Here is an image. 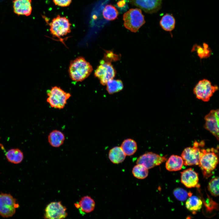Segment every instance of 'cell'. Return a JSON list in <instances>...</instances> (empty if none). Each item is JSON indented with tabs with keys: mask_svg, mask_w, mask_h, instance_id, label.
I'll return each mask as SVG.
<instances>
[{
	"mask_svg": "<svg viewBox=\"0 0 219 219\" xmlns=\"http://www.w3.org/2000/svg\"><path fill=\"white\" fill-rule=\"evenodd\" d=\"M219 109L211 110L204 117V128L219 139Z\"/></svg>",
	"mask_w": 219,
	"mask_h": 219,
	"instance_id": "obj_12",
	"label": "cell"
},
{
	"mask_svg": "<svg viewBox=\"0 0 219 219\" xmlns=\"http://www.w3.org/2000/svg\"><path fill=\"white\" fill-rule=\"evenodd\" d=\"M173 194L175 198L178 200L184 201L189 196H192V193H188L186 190L181 188H177L173 191Z\"/></svg>",
	"mask_w": 219,
	"mask_h": 219,
	"instance_id": "obj_29",
	"label": "cell"
},
{
	"mask_svg": "<svg viewBox=\"0 0 219 219\" xmlns=\"http://www.w3.org/2000/svg\"><path fill=\"white\" fill-rule=\"evenodd\" d=\"M56 5L61 7L68 6L71 2L72 0H53Z\"/></svg>",
	"mask_w": 219,
	"mask_h": 219,
	"instance_id": "obj_31",
	"label": "cell"
},
{
	"mask_svg": "<svg viewBox=\"0 0 219 219\" xmlns=\"http://www.w3.org/2000/svg\"><path fill=\"white\" fill-rule=\"evenodd\" d=\"M103 15L105 19L109 20H113L116 18L118 12L115 6L111 5H108L103 9Z\"/></svg>",
	"mask_w": 219,
	"mask_h": 219,
	"instance_id": "obj_26",
	"label": "cell"
},
{
	"mask_svg": "<svg viewBox=\"0 0 219 219\" xmlns=\"http://www.w3.org/2000/svg\"><path fill=\"white\" fill-rule=\"evenodd\" d=\"M65 139L64 134L61 131L55 130L51 131L48 137V140L50 145L54 147L57 148L64 143Z\"/></svg>",
	"mask_w": 219,
	"mask_h": 219,
	"instance_id": "obj_17",
	"label": "cell"
},
{
	"mask_svg": "<svg viewBox=\"0 0 219 219\" xmlns=\"http://www.w3.org/2000/svg\"><path fill=\"white\" fill-rule=\"evenodd\" d=\"M218 152L216 149L201 148L198 165L205 177L208 178L216 168L218 163Z\"/></svg>",
	"mask_w": 219,
	"mask_h": 219,
	"instance_id": "obj_2",
	"label": "cell"
},
{
	"mask_svg": "<svg viewBox=\"0 0 219 219\" xmlns=\"http://www.w3.org/2000/svg\"><path fill=\"white\" fill-rule=\"evenodd\" d=\"M106 85V89L110 94L120 91L123 87L122 81L119 79H112L109 80L107 82Z\"/></svg>",
	"mask_w": 219,
	"mask_h": 219,
	"instance_id": "obj_25",
	"label": "cell"
},
{
	"mask_svg": "<svg viewBox=\"0 0 219 219\" xmlns=\"http://www.w3.org/2000/svg\"><path fill=\"white\" fill-rule=\"evenodd\" d=\"M71 25L66 17L58 15L49 24L50 32L53 37L60 39L70 33Z\"/></svg>",
	"mask_w": 219,
	"mask_h": 219,
	"instance_id": "obj_6",
	"label": "cell"
},
{
	"mask_svg": "<svg viewBox=\"0 0 219 219\" xmlns=\"http://www.w3.org/2000/svg\"><path fill=\"white\" fill-rule=\"evenodd\" d=\"M19 205L16 200L10 194H0V215L4 217H9L15 213Z\"/></svg>",
	"mask_w": 219,
	"mask_h": 219,
	"instance_id": "obj_9",
	"label": "cell"
},
{
	"mask_svg": "<svg viewBox=\"0 0 219 219\" xmlns=\"http://www.w3.org/2000/svg\"><path fill=\"white\" fill-rule=\"evenodd\" d=\"M191 52L196 51L198 56L200 59L207 58L209 57L212 54L210 49L208 45L206 43H203V46L195 44L193 46Z\"/></svg>",
	"mask_w": 219,
	"mask_h": 219,
	"instance_id": "obj_24",
	"label": "cell"
},
{
	"mask_svg": "<svg viewBox=\"0 0 219 219\" xmlns=\"http://www.w3.org/2000/svg\"><path fill=\"white\" fill-rule=\"evenodd\" d=\"M48 97L47 101L52 108L61 109L67 104L71 97L70 93L66 92L57 86L52 87L47 92Z\"/></svg>",
	"mask_w": 219,
	"mask_h": 219,
	"instance_id": "obj_3",
	"label": "cell"
},
{
	"mask_svg": "<svg viewBox=\"0 0 219 219\" xmlns=\"http://www.w3.org/2000/svg\"><path fill=\"white\" fill-rule=\"evenodd\" d=\"M66 210V207L62 204L61 201L51 202L45 209L44 218L50 219L64 218L68 215Z\"/></svg>",
	"mask_w": 219,
	"mask_h": 219,
	"instance_id": "obj_10",
	"label": "cell"
},
{
	"mask_svg": "<svg viewBox=\"0 0 219 219\" xmlns=\"http://www.w3.org/2000/svg\"><path fill=\"white\" fill-rule=\"evenodd\" d=\"M93 68L90 64L84 57L80 56L71 61L68 72L72 80L78 82L88 78Z\"/></svg>",
	"mask_w": 219,
	"mask_h": 219,
	"instance_id": "obj_1",
	"label": "cell"
},
{
	"mask_svg": "<svg viewBox=\"0 0 219 219\" xmlns=\"http://www.w3.org/2000/svg\"><path fill=\"white\" fill-rule=\"evenodd\" d=\"M203 141L200 142L195 141L192 147L186 148L182 151L181 157L183 165L186 166L199 165L201 153V148L204 145Z\"/></svg>",
	"mask_w": 219,
	"mask_h": 219,
	"instance_id": "obj_7",
	"label": "cell"
},
{
	"mask_svg": "<svg viewBox=\"0 0 219 219\" xmlns=\"http://www.w3.org/2000/svg\"><path fill=\"white\" fill-rule=\"evenodd\" d=\"M176 24L175 19L171 14L167 13L163 16L161 18L160 24L162 28L167 31H171L175 28Z\"/></svg>",
	"mask_w": 219,
	"mask_h": 219,
	"instance_id": "obj_22",
	"label": "cell"
},
{
	"mask_svg": "<svg viewBox=\"0 0 219 219\" xmlns=\"http://www.w3.org/2000/svg\"><path fill=\"white\" fill-rule=\"evenodd\" d=\"M218 89L217 85H212L210 81L204 78L198 82L193 88V92L197 98L207 102Z\"/></svg>",
	"mask_w": 219,
	"mask_h": 219,
	"instance_id": "obj_5",
	"label": "cell"
},
{
	"mask_svg": "<svg viewBox=\"0 0 219 219\" xmlns=\"http://www.w3.org/2000/svg\"><path fill=\"white\" fill-rule=\"evenodd\" d=\"M203 202L198 197L191 196L187 200L185 203L186 208L193 213L200 210L202 207Z\"/></svg>",
	"mask_w": 219,
	"mask_h": 219,
	"instance_id": "obj_20",
	"label": "cell"
},
{
	"mask_svg": "<svg viewBox=\"0 0 219 219\" xmlns=\"http://www.w3.org/2000/svg\"><path fill=\"white\" fill-rule=\"evenodd\" d=\"M126 155L121 147L116 146L109 151V158L113 163L118 164L122 162L125 160Z\"/></svg>",
	"mask_w": 219,
	"mask_h": 219,
	"instance_id": "obj_19",
	"label": "cell"
},
{
	"mask_svg": "<svg viewBox=\"0 0 219 219\" xmlns=\"http://www.w3.org/2000/svg\"><path fill=\"white\" fill-rule=\"evenodd\" d=\"M13 7L14 12L20 15H30L32 12L31 0H15Z\"/></svg>",
	"mask_w": 219,
	"mask_h": 219,
	"instance_id": "obj_15",
	"label": "cell"
},
{
	"mask_svg": "<svg viewBox=\"0 0 219 219\" xmlns=\"http://www.w3.org/2000/svg\"><path fill=\"white\" fill-rule=\"evenodd\" d=\"M132 5L148 13L158 12L162 7V0H128Z\"/></svg>",
	"mask_w": 219,
	"mask_h": 219,
	"instance_id": "obj_13",
	"label": "cell"
},
{
	"mask_svg": "<svg viewBox=\"0 0 219 219\" xmlns=\"http://www.w3.org/2000/svg\"><path fill=\"white\" fill-rule=\"evenodd\" d=\"M132 173L135 178L139 179H144L148 175V169L143 165L137 164L133 168Z\"/></svg>",
	"mask_w": 219,
	"mask_h": 219,
	"instance_id": "obj_27",
	"label": "cell"
},
{
	"mask_svg": "<svg viewBox=\"0 0 219 219\" xmlns=\"http://www.w3.org/2000/svg\"><path fill=\"white\" fill-rule=\"evenodd\" d=\"M207 188L212 195L215 197L218 196L219 195V177H216L212 179L209 182Z\"/></svg>",
	"mask_w": 219,
	"mask_h": 219,
	"instance_id": "obj_28",
	"label": "cell"
},
{
	"mask_svg": "<svg viewBox=\"0 0 219 219\" xmlns=\"http://www.w3.org/2000/svg\"><path fill=\"white\" fill-rule=\"evenodd\" d=\"M183 165V161L181 157L177 155H171L165 163V168L170 171H176L181 170Z\"/></svg>",
	"mask_w": 219,
	"mask_h": 219,
	"instance_id": "obj_18",
	"label": "cell"
},
{
	"mask_svg": "<svg viewBox=\"0 0 219 219\" xmlns=\"http://www.w3.org/2000/svg\"><path fill=\"white\" fill-rule=\"evenodd\" d=\"M117 5L119 7H121L125 5V2L124 0H121L117 3Z\"/></svg>",
	"mask_w": 219,
	"mask_h": 219,
	"instance_id": "obj_32",
	"label": "cell"
},
{
	"mask_svg": "<svg viewBox=\"0 0 219 219\" xmlns=\"http://www.w3.org/2000/svg\"><path fill=\"white\" fill-rule=\"evenodd\" d=\"M167 159L166 156H161L150 152L140 156L137 158L136 163L141 165L148 169L159 165Z\"/></svg>",
	"mask_w": 219,
	"mask_h": 219,
	"instance_id": "obj_11",
	"label": "cell"
},
{
	"mask_svg": "<svg viewBox=\"0 0 219 219\" xmlns=\"http://www.w3.org/2000/svg\"><path fill=\"white\" fill-rule=\"evenodd\" d=\"M123 19L124 26L133 32H137L145 22L141 10L137 8L130 9L125 12Z\"/></svg>",
	"mask_w": 219,
	"mask_h": 219,
	"instance_id": "obj_4",
	"label": "cell"
},
{
	"mask_svg": "<svg viewBox=\"0 0 219 219\" xmlns=\"http://www.w3.org/2000/svg\"><path fill=\"white\" fill-rule=\"evenodd\" d=\"M74 205L79 209L81 214H84L92 211L94 209L95 203L90 196H86L82 197L80 201L75 203Z\"/></svg>",
	"mask_w": 219,
	"mask_h": 219,
	"instance_id": "obj_16",
	"label": "cell"
},
{
	"mask_svg": "<svg viewBox=\"0 0 219 219\" xmlns=\"http://www.w3.org/2000/svg\"><path fill=\"white\" fill-rule=\"evenodd\" d=\"M120 147L126 155L128 156L133 155L137 149V143L134 140L130 138L125 140L122 142Z\"/></svg>",
	"mask_w": 219,
	"mask_h": 219,
	"instance_id": "obj_23",
	"label": "cell"
},
{
	"mask_svg": "<svg viewBox=\"0 0 219 219\" xmlns=\"http://www.w3.org/2000/svg\"><path fill=\"white\" fill-rule=\"evenodd\" d=\"M116 73L111 62L103 59L100 61V64L95 70L94 75L99 79L100 83L104 85L108 81L113 78Z\"/></svg>",
	"mask_w": 219,
	"mask_h": 219,
	"instance_id": "obj_8",
	"label": "cell"
},
{
	"mask_svg": "<svg viewBox=\"0 0 219 219\" xmlns=\"http://www.w3.org/2000/svg\"><path fill=\"white\" fill-rule=\"evenodd\" d=\"M181 173V181L186 187L191 188L197 186L199 181L198 175L193 169L189 168L184 170Z\"/></svg>",
	"mask_w": 219,
	"mask_h": 219,
	"instance_id": "obj_14",
	"label": "cell"
},
{
	"mask_svg": "<svg viewBox=\"0 0 219 219\" xmlns=\"http://www.w3.org/2000/svg\"><path fill=\"white\" fill-rule=\"evenodd\" d=\"M5 156L8 161L15 164L21 162L24 158L23 152L17 148L9 150L6 153Z\"/></svg>",
	"mask_w": 219,
	"mask_h": 219,
	"instance_id": "obj_21",
	"label": "cell"
},
{
	"mask_svg": "<svg viewBox=\"0 0 219 219\" xmlns=\"http://www.w3.org/2000/svg\"><path fill=\"white\" fill-rule=\"evenodd\" d=\"M119 56L114 53L112 51H106L104 54L103 59L111 62L119 60Z\"/></svg>",
	"mask_w": 219,
	"mask_h": 219,
	"instance_id": "obj_30",
	"label": "cell"
}]
</instances>
